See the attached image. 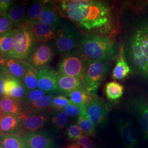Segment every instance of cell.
Returning a JSON list of instances; mask_svg holds the SVG:
<instances>
[{"instance_id": "d4e9b609", "label": "cell", "mask_w": 148, "mask_h": 148, "mask_svg": "<svg viewBox=\"0 0 148 148\" xmlns=\"http://www.w3.org/2000/svg\"><path fill=\"white\" fill-rule=\"evenodd\" d=\"M67 95L73 104L81 108L86 107L92 98L90 94L85 90L84 87L75 90Z\"/></svg>"}, {"instance_id": "d6a6232c", "label": "cell", "mask_w": 148, "mask_h": 148, "mask_svg": "<svg viewBox=\"0 0 148 148\" xmlns=\"http://www.w3.org/2000/svg\"><path fill=\"white\" fill-rule=\"evenodd\" d=\"M70 103L71 101L65 95H56L53 98L51 108L56 111H63L64 108Z\"/></svg>"}, {"instance_id": "484cf974", "label": "cell", "mask_w": 148, "mask_h": 148, "mask_svg": "<svg viewBox=\"0 0 148 148\" xmlns=\"http://www.w3.org/2000/svg\"><path fill=\"white\" fill-rule=\"evenodd\" d=\"M0 147L2 148H27L21 136L14 134H1Z\"/></svg>"}, {"instance_id": "277c9868", "label": "cell", "mask_w": 148, "mask_h": 148, "mask_svg": "<svg viewBox=\"0 0 148 148\" xmlns=\"http://www.w3.org/2000/svg\"><path fill=\"white\" fill-rule=\"evenodd\" d=\"M81 38L79 32L73 23L62 21L57 27L55 47L59 53L64 56L79 50Z\"/></svg>"}, {"instance_id": "e0dca14e", "label": "cell", "mask_w": 148, "mask_h": 148, "mask_svg": "<svg viewBox=\"0 0 148 148\" xmlns=\"http://www.w3.org/2000/svg\"><path fill=\"white\" fill-rule=\"evenodd\" d=\"M5 134L21 136L20 119L18 115H5L0 112V135Z\"/></svg>"}, {"instance_id": "8992f818", "label": "cell", "mask_w": 148, "mask_h": 148, "mask_svg": "<svg viewBox=\"0 0 148 148\" xmlns=\"http://www.w3.org/2000/svg\"><path fill=\"white\" fill-rule=\"evenodd\" d=\"M86 60L79 50L65 55L59 63L58 73L82 79L85 73Z\"/></svg>"}, {"instance_id": "ab89813d", "label": "cell", "mask_w": 148, "mask_h": 148, "mask_svg": "<svg viewBox=\"0 0 148 148\" xmlns=\"http://www.w3.org/2000/svg\"><path fill=\"white\" fill-rule=\"evenodd\" d=\"M21 80L17 79L12 76L6 79L4 87V96L8 97L12 89L17 85Z\"/></svg>"}, {"instance_id": "74e56055", "label": "cell", "mask_w": 148, "mask_h": 148, "mask_svg": "<svg viewBox=\"0 0 148 148\" xmlns=\"http://www.w3.org/2000/svg\"><path fill=\"white\" fill-rule=\"evenodd\" d=\"M13 24L6 14L0 15V36L13 29Z\"/></svg>"}, {"instance_id": "603a6c76", "label": "cell", "mask_w": 148, "mask_h": 148, "mask_svg": "<svg viewBox=\"0 0 148 148\" xmlns=\"http://www.w3.org/2000/svg\"><path fill=\"white\" fill-rule=\"evenodd\" d=\"M54 97L53 94H48L35 101L24 103L23 111L41 112L48 110L51 108Z\"/></svg>"}, {"instance_id": "d590c367", "label": "cell", "mask_w": 148, "mask_h": 148, "mask_svg": "<svg viewBox=\"0 0 148 148\" xmlns=\"http://www.w3.org/2000/svg\"><path fill=\"white\" fill-rule=\"evenodd\" d=\"M48 94H49V93H48L47 92L39 88H36L35 90H29L27 93V95H25V98L23 100V104L35 101Z\"/></svg>"}, {"instance_id": "5b68a950", "label": "cell", "mask_w": 148, "mask_h": 148, "mask_svg": "<svg viewBox=\"0 0 148 148\" xmlns=\"http://www.w3.org/2000/svg\"><path fill=\"white\" fill-rule=\"evenodd\" d=\"M106 61H95L87 59L85 73L82 78L83 86L90 94L95 93L110 69Z\"/></svg>"}, {"instance_id": "f35d334b", "label": "cell", "mask_w": 148, "mask_h": 148, "mask_svg": "<svg viewBox=\"0 0 148 148\" xmlns=\"http://www.w3.org/2000/svg\"><path fill=\"white\" fill-rule=\"evenodd\" d=\"M85 108L86 107L81 108L78 106H75L71 102L64 108L63 111H65L69 116L79 117Z\"/></svg>"}, {"instance_id": "f546056e", "label": "cell", "mask_w": 148, "mask_h": 148, "mask_svg": "<svg viewBox=\"0 0 148 148\" xmlns=\"http://www.w3.org/2000/svg\"><path fill=\"white\" fill-rule=\"evenodd\" d=\"M124 87L116 81H111L107 83L105 87V92L107 98L111 101L119 99L123 93Z\"/></svg>"}, {"instance_id": "6da1fadb", "label": "cell", "mask_w": 148, "mask_h": 148, "mask_svg": "<svg viewBox=\"0 0 148 148\" xmlns=\"http://www.w3.org/2000/svg\"><path fill=\"white\" fill-rule=\"evenodd\" d=\"M62 18L73 23L85 35L110 37L116 30L114 11L106 2L96 0L53 1Z\"/></svg>"}, {"instance_id": "7a4b0ae2", "label": "cell", "mask_w": 148, "mask_h": 148, "mask_svg": "<svg viewBox=\"0 0 148 148\" xmlns=\"http://www.w3.org/2000/svg\"><path fill=\"white\" fill-rule=\"evenodd\" d=\"M123 47L131 69L148 80V18L139 21L133 27Z\"/></svg>"}, {"instance_id": "ffe728a7", "label": "cell", "mask_w": 148, "mask_h": 148, "mask_svg": "<svg viewBox=\"0 0 148 148\" xmlns=\"http://www.w3.org/2000/svg\"><path fill=\"white\" fill-rule=\"evenodd\" d=\"M84 87L82 80L77 77L60 74L58 81V90L68 95L75 90Z\"/></svg>"}, {"instance_id": "4316f807", "label": "cell", "mask_w": 148, "mask_h": 148, "mask_svg": "<svg viewBox=\"0 0 148 148\" xmlns=\"http://www.w3.org/2000/svg\"><path fill=\"white\" fill-rule=\"evenodd\" d=\"M77 125L79 126L85 136L90 138L95 137L96 128L87 116L86 108L78 117Z\"/></svg>"}, {"instance_id": "44dd1931", "label": "cell", "mask_w": 148, "mask_h": 148, "mask_svg": "<svg viewBox=\"0 0 148 148\" xmlns=\"http://www.w3.org/2000/svg\"><path fill=\"white\" fill-rule=\"evenodd\" d=\"M38 21H42L48 25L58 27L62 21V17L59 15L53 1H48L45 9Z\"/></svg>"}, {"instance_id": "1f68e13d", "label": "cell", "mask_w": 148, "mask_h": 148, "mask_svg": "<svg viewBox=\"0 0 148 148\" xmlns=\"http://www.w3.org/2000/svg\"><path fill=\"white\" fill-rule=\"evenodd\" d=\"M65 148H99L97 144L91 138L85 134L79 139L69 144Z\"/></svg>"}, {"instance_id": "5bb4252c", "label": "cell", "mask_w": 148, "mask_h": 148, "mask_svg": "<svg viewBox=\"0 0 148 148\" xmlns=\"http://www.w3.org/2000/svg\"><path fill=\"white\" fill-rule=\"evenodd\" d=\"M21 138L27 148H52L54 144L53 138L44 131L25 133Z\"/></svg>"}, {"instance_id": "4dcf8cb0", "label": "cell", "mask_w": 148, "mask_h": 148, "mask_svg": "<svg viewBox=\"0 0 148 148\" xmlns=\"http://www.w3.org/2000/svg\"><path fill=\"white\" fill-rule=\"evenodd\" d=\"M70 116L64 111H58L52 116L51 121L54 128L59 131L66 126L69 121Z\"/></svg>"}, {"instance_id": "83f0119b", "label": "cell", "mask_w": 148, "mask_h": 148, "mask_svg": "<svg viewBox=\"0 0 148 148\" xmlns=\"http://www.w3.org/2000/svg\"><path fill=\"white\" fill-rule=\"evenodd\" d=\"M16 28L0 36V55H6L13 49L14 43Z\"/></svg>"}, {"instance_id": "8fae6325", "label": "cell", "mask_w": 148, "mask_h": 148, "mask_svg": "<svg viewBox=\"0 0 148 148\" xmlns=\"http://www.w3.org/2000/svg\"><path fill=\"white\" fill-rule=\"evenodd\" d=\"M55 52L52 46L44 43L33 48L27 59L28 63L34 68L40 70L47 66L53 60Z\"/></svg>"}, {"instance_id": "ee69618b", "label": "cell", "mask_w": 148, "mask_h": 148, "mask_svg": "<svg viewBox=\"0 0 148 148\" xmlns=\"http://www.w3.org/2000/svg\"></svg>"}, {"instance_id": "ba28073f", "label": "cell", "mask_w": 148, "mask_h": 148, "mask_svg": "<svg viewBox=\"0 0 148 148\" xmlns=\"http://www.w3.org/2000/svg\"><path fill=\"white\" fill-rule=\"evenodd\" d=\"M128 111L137 118L143 135L148 139V102L141 96L130 99L126 103Z\"/></svg>"}, {"instance_id": "b9f144b4", "label": "cell", "mask_w": 148, "mask_h": 148, "mask_svg": "<svg viewBox=\"0 0 148 148\" xmlns=\"http://www.w3.org/2000/svg\"><path fill=\"white\" fill-rule=\"evenodd\" d=\"M2 58V56H1V55H0V60H1V58Z\"/></svg>"}, {"instance_id": "836d02e7", "label": "cell", "mask_w": 148, "mask_h": 148, "mask_svg": "<svg viewBox=\"0 0 148 148\" xmlns=\"http://www.w3.org/2000/svg\"><path fill=\"white\" fill-rule=\"evenodd\" d=\"M28 90H29L27 89L25 86L23 85L22 81H21L12 89L8 97L23 101L25 95H27Z\"/></svg>"}, {"instance_id": "8d00e7d4", "label": "cell", "mask_w": 148, "mask_h": 148, "mask_svg": "<svg viewBox=\"0 0 148 148\" xmlns=\"http://www.w3.org/2000/svg\"><path fill=\"white\" fill-rule=\"evenodd\" d=\"M11 76L3 64H0V98L4 96V87L5 81Z\"/></svg>"}, {"instance_id": "60d3db41", "label": "cell", "mask_w": 148, "mask_h": 148, "mask_svg": "<svg viewBox=\"0 0 148 148\" xmlns=\"http://www.w3.org/2000/svg\"><path fill=\"white\" fill-rule=\"evenodd\" d=\"M15 2L12 0H0V15L6 14Z\"/></svg>"}, {"instance_id": "d6986e66", "label": "cell", "mask_w": 148, "mask_h": 148, "mask_svg": "<svg viewBox=\"0 0 148 148\" xmlns=\"http://www.w3.org/2000/svg\"><path fill=\"white\" fill-rule=\"evenodd\" d=\"M0 110L5 115H17L24 110V104L21 99L3 96L0 98Z\"/></svg>"}, {"instance_id": "3957f363", "label": "cell", "mask_w": 148, "mask_h": 148, "mask_svg": "<svg viewBox=\"0 0 148 148\" xmlns=\"http://www.w3.org/2000/svg\"><path fill=\"white\" fill-rule=\"evenodd\" d=\"M78 49L86 59L106 61L115 57L118 47L110 37L85 35L80 39Z\"/></svg>"}, {"instance_id": "9a60e30c", "label": "cell", "mask_w": 148, "mask_h": 148, "mask_svg": "<svg viewBox=\"0 0 148 148\" xmlns=\"http://www.w3.org/2000/svg\"><path fill=\"white\" fill-rule=\"evenodd\" d=\"M119 130L126 148H135L138 143L137 136L132 123L127 119H121L118 122Z\"/></svg>"}, {"instance_id": "7c38bea8", "label": "cell", "mask_w": 148, "mask_h": 148, "mask_svg": "<svg viewBox=\"0 0 148 148\" xmlns=\"http://www.w3.org/2000/svg\"><path fill=\"white\" fill-rule=\"evenodd\" d=\"M59 75L58 71L48 66L38 70V88L49 94L58 92V81Z\"/></svg>"}, {"instance_id": "e575fe53", "label": "cell", "mask_w": 148, "mask_h": 148, "mask_svg": "<svg viewBox=\"0 0 148 148\" xmlns=\"http://www.w3.org/2000/svg\"><path fill=\"white\" fill-rule=\"evenodd\" d=\"M66 135L69 140L74 142L82 137L84 136V133L77 124L73 123L67 128Z\"/></svg>"}, {"instance_id": "4fadbf2b", "label": "cell", "mask_w": 148, "mask_h": 148, "mask_svg": "<svg viewBox=\"0 0 148 148\" xmlns=\"http://www.w3.org/2000/svg\"><path fill=\"white\" fill-rule=\"evenodd\" d=\"M34 43H47L55 39L57 27L48 25L42 21H37L29 27Z\"/></svg>"}, {"instance_id": "2e32d148", "label": "cell", "mask_w": 148, "mask_h": 148, "mask_svg": "<svg viewBox=\"0 0 148 148\" xmlns=\"http://www.w3.org/2000/svg\"><path fill=\"white\" fill-rule=\"evenodd\" d=\"M1 64L5 65L11 76L21 81L30 65V64L26 62L25 60L8 57H5V58L3 57Z\"/></svg>"}, {"instance_id": "9c48e42d", "label": "cell", "mask_w": 148, "mask_h": 148, "mask_svg": "<svg viewBox=\"0 0 148 148\" xmlns=\"http://www.w3.org/2000/svg\"><path fill=\"white\" fill-rule=\"evenodd\" d=\"M86 111L95 128L106 127L108 120V110L104 102L100 98H92L86 107Z\"/></svg>"}, {"instance_id": "7402d4cb", "label": "cell", "mask_w": 148, "mask_h": 148, "mask_svg": "<svg viewBox=\"0 0 148 148\" xmlns=\"http://www.w3.org/2000/svg\"><path fill=\"white\" fill-rule=\"evenodd\" d=\"M27 1L13 4L6 16L13 25L19 26L24 22L27 10Z\"/></svg>"}, {"instance_id": "7bdbcfd3", "label": "cell", "mask_w": 148, "mask_h": 148, "mask_svg": "<svg viewBox=\"0 0 148 148\" xmlns=\"http://www.w3.org/2000/svg\"><path fill=\"white\" fill-rule=\"evenodd\" d=\"M0 112H1V110H0Z\"/></svg>"}, {"instance_id": "f1b7e54d", "label": "cell", "mask_w": 148, "mask_h": 148, "mask_svg": "<svg viewBox=\"0 0 148 148\" xmlns=\"http://www.w3.org/2000/svg\"><path fill=\"white\" fill-rule=\"evenodd\" d=\"M38 70L34 68L30 64L21 80L23 85L27 90L38 88Z\"/></svg>"}, {"instance_id": "ac0fdd59", "label": "cell", "mask_w": 148, "mask_h": 148, "mask_svg": "<svg viewBox=\"0 0 148 148\" xmlns=\"http://www.w3.org/2000/svg\"><path fill=\"white\" fill-rule=\"evenodd\" d=\"M48 1H37L33 2L27 10L24 22L18 26V29H27L30 24L38 20Z\"/></svg>"}, {"instance_id": "30bf717a", "label": "cell", "mask_w": 148, "mask_h": 148, "mask_svg": "<svg viewBox=\"0 0 148 148\" xmlns=\"http://www.w3.org/2000/svg\"><path fill=\"white\" fill-rule=\"evenodd\" d=\"M20 119V128L23 133L35 132L41 128L47 122V116L40 112L23 111L18 115Z\"/></svg>"}, {"instance_id": "cb8c5ba5", "label": "cell", "mask_w": 148, "mask_h": 148, "mask_svg": "<svg viewBox=\"0 0 148 148\" xmlns=\"http://www.w3.org/2000/svg\"><path fill=\"white\" fill-rule=\"evenodd\" d=\"M131 68L127 63L125 56L123 47L121 46L115 66L112 71V78L120 80L126 78L131 72Z\"/></svg>"}, {"instance_id": "52a82bcc", "label": "cell", "mask_w": 148, "mask_h": 148, "mask_svg": "<svg viewBox=\"0 0 148 148\" xmlns=\"http://www.w3.org/2000/svg\"><path fill=\"white\" fill-rule=\"evenodd\" d=\"M34 44L32 34L29 28H16L14 43L10 52L5 55V57L26 60L29 58Z\"/></svg>"}]
</instances>
